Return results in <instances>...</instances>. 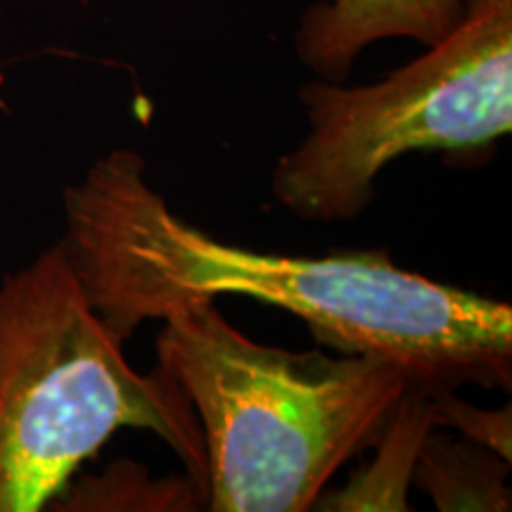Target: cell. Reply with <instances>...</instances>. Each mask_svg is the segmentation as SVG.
I'll return each mask as SVG.
<instances>
[{
	"mask_svg": "<svg viewBox=\"0 0 512 512\" xmlns=\"http://www.w3.org/2000/svg\"><path fill=\"white\" fill-rule=\"evenodd\" d=\"M57 242L121 342L176 306L249 297L302 318L320 347L399 366L415 387L510 392L512 306L396 266L387 249L323 256L230 245L176 214L136 150H112L64 190Z\"/></svg>",
	"mask_w": 512,
	"mask_h": 512,
	"instance_id": "1",
	"label": "cell"
},
{
	"mask_svg": "<svg viewBox=\"0 0 512 512\" xmlns=\"http://www.w3.org/2000/svg\"><path fill=\"white\" fill-rule=\"evenodd\" d=\"M157 361L200 420L214 512L311 510L413 384L380 358L254 342L214 299L166 313Z\"/></svg>",
	"mask_w": 512,
	"mask_h": 512,
	"instance_id": "2",
	"label": "cell"
},
{
	"mask_svg": "<svg viewBox=\"0 0 512 512\" xmlns=\"http://www.w3.org/2000/svg\"><path fill=\"white\" fill-rule=\"evenodd\" d=\"M119 430L155 434L207 491L190 399L128 363L55 245L0 280V512L41 510Z\"/></svg>",
	"mask_w": 512,
	"mask_h": 512,
	"instance_id": "3",
	"label": "cell"
},
{
	"mask_svg": "<svg viewBox=\"0 0 512 512\" xmlns=\"http://www.w3.org/2000/svg\"><path fill=\"white\" fill-rule=\"evenodd\" d=\"M306 136L273 166L280 207L309 223L354 221L377 178L411 152H482L512 131V0H465L448 34L384 79L299 88Z\"/></svg>",
	"mask_w": 512,
	"mask_h": 512,
	"instance_id": "4",
	"label": "cell"
},
{
	"mask_svg": "<svg viewBox=\"0 0 512 512\" xmlns=\"http://www.w3.org/2000/svg\"><path fill=\"white\" fill-rule=\"evenodd\" d=\"M465 0H320L299 19L294 53L318 79L347 81L358 55L387 38L430 48L463 15Z\"/></svg>",
	"mask_w": 512,
	"mask_h": 512,
	"instance_id": "5",
	"label": "cell"
},
{
	"mask_svg": "<svg viewBox=\"0 0 512 512\" xmlns=\"http://www.w3.org/2000/svg\"><path fill=\"white\" fill-rule=\"evenodd\" d=\"M437 430L430 392L411 387L403 392L375 439V456L339 489H325L313 510L332 512H406L408 489L413 486L415 460L422 441Z\"/></svg>",
	"mask_w": 512,
	"mask_h": 512,
	"instance_id": "6",
	"label": "cell"
},
{
	"mask_svg": "<svg viewBox=\"0 0 512 512\" xmlns=\"http://www.w3.org/2000/svg\"><path fill=\"white\" fill-rule=\"evenodd\" d=\"M510 460L467 439H451L437 430L422 441L413 484L441 512H508Z\"/></svg>",
	"mask_w": 512,
	"mask_h": 512,
	"instance_id": "7",
	"label": "cell"
},
{
	"mask_svg": "<svg viewBox=\"0 0 512 512\" xmlns=\"http://www.w3.org/2000/svg\"><path fill=\"white\" fill-rule=\"evenodd\" d=\"M69 510H164L185 512L207 508V491L185 475L181 479H150L145 467L114 463L102 477L81 482L67 498Z\"/></svg>",
	"mask_w": 512,
	"mask_h": 512,
	"instance_id": "8",
	"label": "cell"
},
{
	"mask_svg": "<svg viewBox=\"0 0 512 512\" xmlns=\"http://www.w3.org/2000/svg\"><path fill=\"white\" fill-rule=\"evenodd\" d=\"M434 427H448L463 434V439L489 448L512 463V411L510 406L479 408L475 403L460 399L456 389H434L430 392Z\"/></svg>",
	"mask_w": 512,
	"mask_h": 512,
	"instance_id": "9",
	"label": "cell"
}]
</instances>
